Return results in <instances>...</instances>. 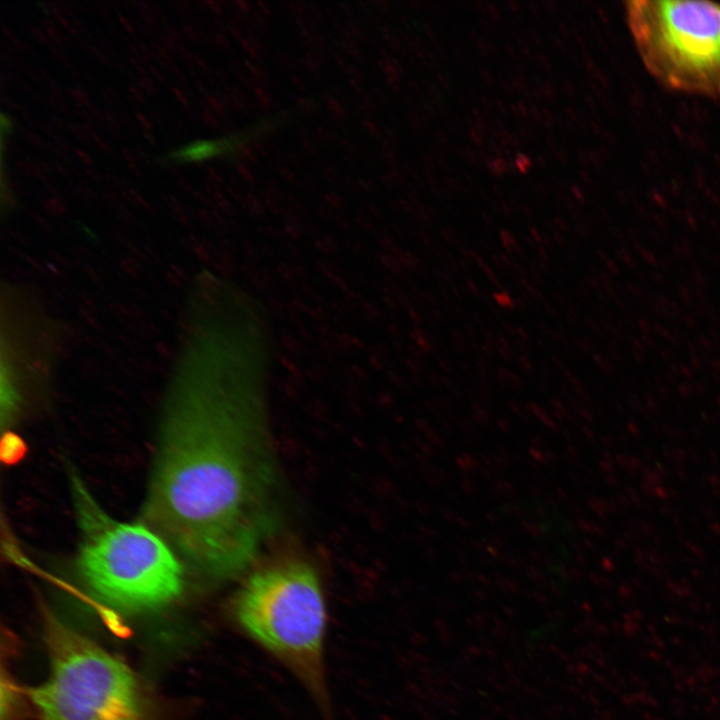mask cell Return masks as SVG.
<instances>
[{
	"label": "cell",
	"mask_w": 720,
	"mask_h": 720,
	"mask_svg": "<svg viewBox=\"0 0 720 720\" xmlns=\"http://www.w3.org/2000/svg\"><path fill=\"white\" fill-rule=\"evenodd\" d=\"M205 376L175 390L161 425L145 525L198 573L242 572L280 527V473L263 398L265 352L204 346Z\"/></svg>",
	"instance_id": "obj_1"
},
{
	"label": "cell",
	"mask_w": 720,
	"mask_h": 720,
	"mask_svg": "<svg viewBox=\"0 0 720 720\" xmlns=\"http://www.w3.org/2000/svg\"><path fill=\"white\" fill-rule=\"evenodd\" d=\"M234 613L248 636L284 664L327 711V612L316 571L299 561L255 571L240 587Z\"/></svg>",
	"instance_id": "obj_2"
},
{
	"label": "cell",
	"mask_w": 720,
	"mask_h": 720,
	"mask_svg": "<svg viewBox=\"0 0 720 720\" xmlns=\"http://www.w3.org/2000/svg\"><path fill=\"white\" fill-rule=\"evenodd\" d=\"M87 539L79 568L108 603L130 610L157 608L182 591L183 572L172 547L145 524L118 523L85 510Z\"/></svg>",
	"instance_id": "obj_3"
},
{
	"label": "cell",
	"mask_w": 720,
	"mask_h": 720,
	"mask_svg": "<svg viewBox=\"0 0 720 720\" xmlns=\"http://www.w3.org/2000/svg\"><path fill=\"white\" fill-rule=\"evenodd\" d=\"M48 679L31 691L43 720H147L129 668L57 620H48Z\"/></svg>",
	"instance_id": "obj_4"
},
{
	"label": "cell",
	"mask_w": 720,
	"mask_h": 720,
	"mask_svg": "<svg viewBox=\"0 0 720 720\" xmlns=\"http://www.w3.org/2000/svg\"><path fill=\"white\" fill-rule=\"evenodd\" d=\"M626 18L642 62L658 81L720 98V4L633 0Z\"/></svg>",
	"instance_id": "obj_5"
},
{
	"label": "cell",
	"mask_w": 720,
	"mask_h": 720,
	"mask_svg": "<svg viewBox=\"0 0 720 720\" xmlns=\"http://www.w3.org/2000/svg\"><path fill=\"white\" fill-rule=\"evenodd\" d=\"M282 121L281 116L266 118L228 136L193 142L169 154L168 159L177 162H197L220 156H234L256 139L278 127Z\"/></svg>",
	"instance_id": "obj_6"
},
{
	"label": "cell",
	"mask_w": 720,
	"mask_h": 720,
	"mask_svg": "<svg viewBox=\"0 0 720 720\" xmlns=\"http://www.w3.org/2000/svg\"><path fill=\"white\" fill-rule=\"evenodd\" d=\"M25 444L17 435L6 433L1 441V458L7 464H13L23 457Z\"/></svg>",
	"instance_id": "obj_7"
},
{
	"label": "cell",
	"mask_w": 720,
	"mask_h": 720,
	"mask_svg": "<svg viewBox=\"0 0 720 720\" xmlns=\"http://www.w3.org/2000/svg\"><path fill=\"white\" fill-rule=\"evenodd\" d=\"M487 166L490 172L495 176H502L509 169L508 163L501 157L490 158L487 161Z\"/></svg>",
	"instance_id": "obj_8"
},
{
	"label": "cell",
	"mask_w": 720,
	"mask_h": 720,
	"mask_svg": "<svg viewBox=\"0 0 720 720\" xmlns=\"http://www.w3.org/2000/svg\"><path fill=\"white\" fill-rule=\"evenodd\" d=\"M513 161L515 168L522 174H526L532 167L531 159L524 153H517Z\"/></svg>",
	"instance_id": "obj_9"
},
{
	"label": "cell",
	"mask_w": 720,
	"mask_h": 720,
	"mask_svg": "<svg viewBox=\"0 0 720 720\" xmlns=\"http://www.w3.org/2000/svg\"><path fill=\"white\" fill-rule=\"evenodd\" d=\"M513 114L520 119H526L531 115L529 108L524 103H515L511 106Z\"/></svg>",
	"instance_id": "obj_10"
},
{
	"label": "cell",
	"mask_w": 720,
	"mask_h": 720,
	"mask_svg": "<svg viewBox=\"0 0 720 720\" xmlns=\"http://www.w3.org/2000/svg\"><path fill=\"white\" fill-rule=\"evenodd\" d=\"M462 155L463 157L469 161L470 163H476L477 162V155L476 153L470 149L469 147L462 149Z\"/></svg>",
	"instance_id": "obj_11"
},
{
	"label": "cell",
	"mask_w": 720,
	"mask_h": 720,
	"mask_svg": "<svg viewBox=\"0 0 720 720\" xmlns=\"http://www.w3.org/2000/svg\"><path fill=\"white\" fill-rule=\"evenodd\" d=\"M487 14L490 15L494 20H498L501 16V12L498 7L489 3Z\"/></svg>",
	"instance_id": "obj_12"
},
{
	"label": "cell",
	"mask_w": 720,
	"mask_h": 720,
	"mask_svg": "<svg viewBox=\"0 0 720 720\" xmlns=\"http://www.w3.org/2000/svg\"><path fill=\"white\" fill-rule=\"evenodd\" d=\"M479 72H480V76H481L482 80H483L487 85H491V84L494 83V78H493L492 74H491L489 71H487V70H485V69H482V70H480Z\"/></svg>",
	"instance_id": "obj_13"
},
{
	"label": "cell",
	"mask_w": 720,
	"mask_h": 720,
	"mask_svg": "<svg viewBox=\"0 0 720 720\" xmlns=\"http://www.w3.org/2000/svg\"><path fill=\"white\" fill-rule=\"evenodd\" d=\"M535 60L543 68H547V67L551 66L549 60L543 55H535Z\"/></svg>",
	"instance_id": "obj_14"
},
{
	"label": "cell",
	"mask_w": 720,
	"mask_h": 720,
	"mask_svg": "<svg viewBox=\"0 0 720 720\" xmlns=\"http://www.w3.org/2000/svg\"><path fill=\"white\" fill-rule=\"evenodd\" d=\"M556 157H557V159H558V161H559L560 163H562V164H564V165L567 164V162H568V156H567L566 152H564V151H558V152L556 153Z\"/></svg>",
	"instance_id": "obj_15"
},
{
	"label": "cell",
	"mask_w": 720,
	"mask_h": 720,
	"mask_svg": "<svg viewBox=\"0 0 720 720\" xmlns=\"http://www.w3.org/2000/svg\"><path fill=\"white\" fill-rule=\"evenodd\" d=\"M538 163L542 168H547L549 165V159L545 155H540L538 157Z\"/></svg>",
	"instance_id": "obj_16"
},
{
	"label": "cell",
	"mask_w": 720,
	"mask_h": 720,
	"mask_svg": "<svg viewBox=\"0 0 720 720\" xmlns=\"http://www.w3.org/2000/svg\"><path fill=\"white\" fill-rule=\"evenodd\" d=\"M494 106L496 107L497 111L500 113L506 112V106L501 100H496Z\"/></svg>",
	"instance_id": "obj_17"
},
{
	"label": "cell",
	"mask_w": 720,
	"mask_h": 720,
	"mask_svg": "<svg viewBox=\"0 0 720 720\" xmlns=\"http://www.w3.org/2000/svg\"><path fill=\"white\" fill-rule=\"evenodd\" d=\"M439 81H440V85L443 88H445V89L450 88V82H449V80H447V78L444 75L440 74Z\"/></svg>",
	"instance_id": "obj_18"
},
{
	"label": "cell",
	"mask_w": 720,
	"mask_h": 720,
	"mask_svg": "<svg viewBox=\"0 0 720 720\" xmlns=\"http://www.w3.org/2000/svg\"><path fill=\"white\" fill-rule=\"evenodd\" d=\"M544 5L546 10L550 13H554L557 10V7L555 6L556 4L554 2H545Z\"/></svg>",
	"instance_id": "obj_19"
},
{
	"label": "cell",
	"mask_w": 720,
	"mask_h": 720,
	"mask_svg": "<svg viewBox=\"0 0 720 720\" xmlns=\"http://www.w3.org/2000/svg\"><path fill=\"white\" fill-rule=\"evenodd\" d=\"M552 43L554 44V46L557 49L563 48V43H562L561 39H559L557 36H553Z\"/></svg>",
	"instance_id": "obj_20"
},
{
	"label": "cell",
	"mask_w": 720,
	"mask_h": 720,
	"mask_svg": "<svg viewBox=\"0 0 720 720\" xmlns=\"http://www.w3.org/2000/svg\"><path fill=\"white\" fill-rule=\"evenodd\" d=\"M559 31H560V33H561L562 36H564L565 38L568 37V27H567L566 25L560 24V26H559Z\"/></svg>",
	"instance_id": "obj_21"
},
{
	"label": "cell",
	"mask_w": 720,
	"mask_h": 720,
	"mask_svg": "<svg viewBox=\"0 0 720 720\" xmlns=\"http://www.w3.org/2000/svg\"><path fill=\"white\" fill-rule=\"evenodd\" d=\"M508 5H509L510 10H512L513 12H518V11H519L518 3H516V2H509Z\"/></svg>",
	"instance_id": "obj_22"
},
{
	"label": "cell",
	"mask_w": 720,
	"mask_h": 720,
	"mask_svg": "<svg viewBox=\"0 0 720 720\" xmlns=\"http://www.w3.org/2000/svg\"><path fill=\"white\" fill-rule=\"evenodd\" d=\"M506 51H507V54H508L510 57H516V56H517V53L515 52V50H514L512 47H510V46L507 47Z\"/></svg>",
	"instance_id": "obj_23"
}]
</instances>
